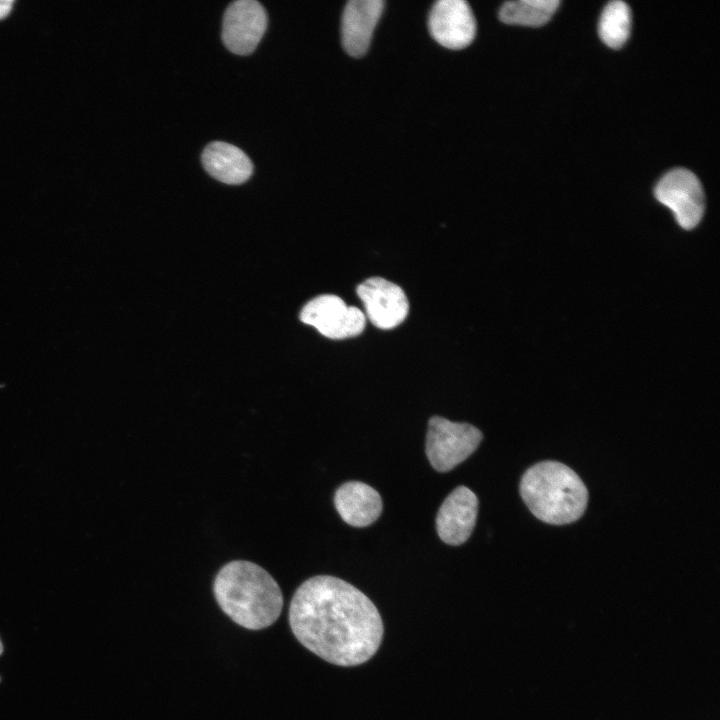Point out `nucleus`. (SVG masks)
Wrapping results in <instances>:
<instances>
[{
    "instance_id": "f257e3e1",
    "label": "nucleus",
    "mask_w": 720,
    "mask_h": 720,
    "mask_svg": "<svg viewBox=\"0 0 720 720\" xmlns=\"http://www.w3.org/2000/svg\"><path fill=\"white\" fill-rule=\"evenodd\" d=\"M288 618L305 648L344 667L371 659L384 633L374 603L352 584L330 575L311 577L297 588Z\"/></svg>"
},
{
    "instance_id": "f03ea898",
    "label": "nucleus",
    "mask_w": 720,
    "mask_h": 720,
    "mask_svg": "<svg viewBox=\"0 0 720 720\" xmlns=\"http://www.w3.org/2000/svg\"><path fill=\"white\" fill-rule=\"evenodd\" d=\"M213 592L222 611L249 630L272 625L283 607V595L276 580L251 561L225 564L214 579Z\"/></svg>"
},
{
    "instance_id": "7ed1b4c3",
    "label": "nucleus",
    "mask_w": 720,
    "mask_h": 720,
    "mask_svg": "<svg viewBox=\"0 0 720 720\" xmlns=\"http://www.w3.org/2000/svg\"><path fill=\"white\" fill-rule=\"evenodd\" d=\"M520 494L539 520L564 525L578 520L588 502V491L574 470L557 461L531 466L520 481Z\"/></svg>"
},
{
    "instance_id": "20e7f679",
    "label": "nucleus",
    "mask_w": 720,
    "mask_h": 720,
    "mask_svg": "<svg viewBox=\"0 0 720 720\" xmlns=\"http://www.w3.org/2000/svg\"><path fill=\"white\" fill-rule=\"evenodd\" d=\"M482 438L481 431L469 423L434 416L428 422L426 455L435 470L447 472L467 459Z\"/></svg>"
},
{
    "instance_id": "39448f33",
    "label": "nucleus",
    "mask_w": 720,
    "mask_h": 720,
    "mask_svg": "<svg viewBox=\"0 0 720 720\" xmlns=\"http://www.w3.org/2000/svg\"><path fill=\"white\" fill-rule=\"evenodd\" d=\"M655 196L670 208L677 223L684 229L696 227L704 213V193L698 178L690 171L677 168L658 182Z\"/></svg>"
},
{
    "instance_id": "423d86ee",
    "label": "nucleus",
    "mask_w": 720,
    "mask_h": 720,
    "mask_svg": "<svg viewBox=\"0 0 720 720\" xmlns=\"http://www.w3.org/2000/svg\"><path fill=\"white\" fill-rule=\"evenodd\" d=\"M300 320L315 327L331 339L359 335L365 328V314L357 307L347 306L338 296L325 294L310 300L300 312Z\"/></svg>"
},
{
    "instance_id": "0eeeda50",
    "label": "nucleus",
    "mask_w": 720,
    "mask_h": 720,
    "mask_svg": "<svg viewBox=\"0 0 720 720\" xmlns=\"http://www.w3.org/2000/svg\"><path fill=\"white\" fill-rule=\"evenodd\" d=\"M267 28V14L256 0H237L224 14L222 40L227 49L238 55L255 50Z\"/></svg>"
},
{
    "instance_id": "6e6552de",
    "label": "nucleus",
    "mask_w": 720,
    "mask_h": 720,
    "mask_svg": "<svg viewBox=\"0 0 720 720\" xmlns=\"http://www.w3.org/2000/svg\"><path fill=\"white\" fill-rule=\"evenodd\" d=\"M370 322L380 329L401 324L408 315V299L398 285L381 277H372L356 288Z\"/></svg>"
},
{
    "instance_id": "1a4fd4ad",
    "label": "nucleus",
    "mask_w": 720,
    "mask_h": 720,
    "mask_svg": "<svg viewBox=\"0 0 720 720\" xmlns=\"http://www.w3.org/2000/svg\"><path fill=\"white\" fill-rule=\"evenodd\" d=\"M432 37L449 49L468 46L476 34V22L470 6L463 0L437 1L429 15Z\"/></svg>"
},
{
    "instance_id": "9d476101",
    "label": "nucleus",
    "mask_w": 720,
    "mask_h": 720,
    "mask_svg": "<svg viewBox=\"0 0 720 720\" xmlns=\"http://www.w3.org/2000/svg\"><path fill=\"white\" fill-rule=\"evenodd\" d=\"M478 514V499L466 486L455 488L443 501L436 517L440 539L449 545H460L470 537Z\"/></svg>"
},
{
    "instance_id": "9b49d317",
    "label": "nucleus",
    "mask_w": 720,
    "mask_h": 720,
    "mask_svg": "<svg viewBox=\"0 0 720 720\" xmlns=\"http://www.w3.org/2000/svg\"><path fill=\"white\" fill-rule=\"evenodd\" d=\"M383 7L381 0H352L347 3L342 16L341 35L343 47L349 55L361 57L366 53Z\"/></svg>"
},
{
    "instance_id": "f8f14e48",
    "label": "nucleus",
    "mask_w": 720,
    "mask_h": 720,
    "mask_svg": "<svg viewBox=\"0 0 720 720\" xmlns=\"http://www.w3.org/2000/svg\"><path fill=\"white\" fill-rule=\"evenodd\" d=\"M335 508L341 518L354 527H366L380 516L383 504L380 494L371 486L350 481L335 492Z\"/></svg>"
},
{
    "instance_id": "ddd939ff",
    "label": "nucleus",
    "mask_w": 720,
    "mask_h": 720,
    "mask_svg": "<svg viewBox=\"0 0 720 720\" xmlns=\"http://www.w3.org/2000/svg\"><path fill=\"white\" fill-rule=\"evenodd\" d=\"M201 159L205 170L225 184H241L247 181L253 172L250 158L241 149L226 142L209 143L203 150Z\"/></svg>"
},
{
    "instance_id": "4468645a",
    "label": "nucleus",
    "mask_w": 720,
    "mask_h": 720,
    "mask_svg": "<svg viewBox=\"0 0 720 720\" xmlns=\"http://www.w3.org/2000/svg\"><path fill=\"white\" fill-rule=\"evenodd\" d=\"M557 0H517L502 5L499 18L512 25L538 27L547 23L559 6Z\"/></svg>"
},
{
    "instance_id": "2eb2a0df",
    "label": "nucleus",
    "mask_w": 720,
    "mask_h": 720,
    "mask_svg": "<svg viewBox=\"0 0 720 720\" xmlns=\"http://www.w3.org/2000/svg\"><path fill=\"white\" fill-rule=\"evenodd\" d=\"M631 13L622 1H612L604 8L599 21L601 40L613 49L620 48L628 39Z\"/></svg>"
},
{
    "instance_id": "dca6fc26",
    "label": "nucleus",
    "mask_w": 720,
    "mask_h": 720,
    "mask_svg": "<svg viewBox=\"0 0 720 720\" xmlns=\"http://www.w3.org/2000/svg\"><path fill=\"white\" fill-rule=\"evenodd\" d=\"M14 1L0 0V19L5 18L11 11Z\"/></svg>"
},
{
    "instance_id": "f3484780",
    "label": "nucleus",
    "mask_w": 720,
    "mask_h": 720,
    "mask_svg": "<svg viewBox=\"0 0 720 720\" xmlns=\"http://www.w3.org/2000/svg\"><path fill=\"white\" fill-rule=\"evenodd\" d=\"M2 653H3V644H2L1 639H0V655H1Z\"/></svg>"
},
{
    "instance_id": "a211bd4d",
    "label": "nucleus",
    "mask_w": 720,
    "mask_h": 720,
    "mask_svg": "<svg viewBox=\"0 0 720 720\" xmlns=\"http://www.w3.org/2000/svg\"><path fill=\"white\" fill-rule=\"evenodd\" d=\"M0 681H1V677H0Z\"/></svg>"
}]
</instances>
